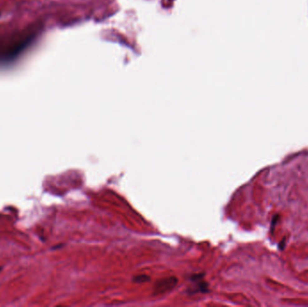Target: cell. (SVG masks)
<instances>
[{
  "mask_svg": "<svg viewBox=\"0 0 308 307\" xmlns=\"http://www.w3.org/2000/svg\"><path fill=\"white\" fill-rule=\"evenodd\" d=\"M176 284H177V278L176 277H169V278H166V279L160 280L156 285L155 293H157V294H163L164 292L168 291V290H170L172 287L175 286Z\"/></svg>",
  "mask_w": 308,
  "mask_h": 307,
  "instance_id": "1",
  "label": "cell"
},
{
  "mask_svg": "<svg viewBox=\"0 0 308 307\" xmlns=\"http://www.w3.org/2000/svg\"><path fill=\"white\" fill-rule=\"evenodd\" d=\"M148 280H149V276H145V275H142V276H137L134 277V281L135 282H138V283L145 282V281H148Z\"/></svg>",
  "mask_w": 308,
  "mask_h": 307,
  "instance_id": "2",
  "label": "cell"
},
{
  "mask_svg": "<svg viewBox=\"0 0 308 307\" xmlns=\"http://www.w3.org/2000/svg\"><path fill=\"white\" fill-rule=\"evenodd\" d=\"M1 269H2V268H1V267H0V270H1Z\"/></svg>",
  "mask_w": 308,
  "mask_h": 307,
  "instance_id": "3",
  "label": "cell"
}]
</instances>
